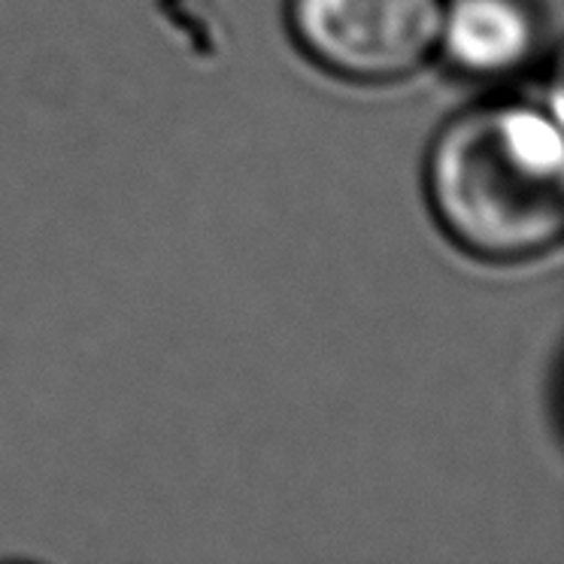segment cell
Here are the masks:
<instances>
[{
  "label": "cell",
  "instance_id": "1",
  "mask_svg": "<svg viewBox=\"0 0 564 564\" xmlns=\"http://www.w3.org/2000/svg\"><path fill=\"white\" fill-rule=\"evenodd\" d=\"M441 231L486 264L552 252L564 231V140L550 104L489 100L443 124L425 155Z\"/></svg>",
  "mask_w": 564,
  "mask_h": 564
},
{
  "label": "cell",
  "instance_id": "2",
  "mask_svg": "<svg viewBox=\"0 0 564 564\" xmlns=\"http://www.w3.org/2000/svg\"><path fill=\"white\" fill-rule=\"evenodd\" d=\"M446 0H285L304 58L352 86H394L437 55Z\"/></svg>",
  "mask_w": 564,
  "mask_h": 564
},
{
  "label": "cell",
  "instance_id": "3",
  "mask_svg": "<svg viewBox=\"0 0 564 564\" xmlns=\"http://www.w3.org/2000/svg\"><path fill=\"white\" fill-rule=\"evenodd\" d=\"M543 19L534 0H446L437 55L467 79H510L538 62Z\"/></svg>",
  "mask_w": 564,
  "mask_h": 564
}]
</instances>
